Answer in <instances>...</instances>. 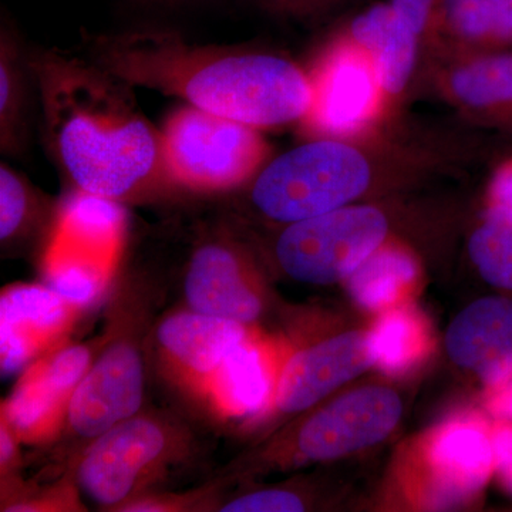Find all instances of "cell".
Masks as SVG:
<instances>
[{
  "instance_id": "cell-19",
  "label": "cell",
  "mask_w": 512,
  "mask_h": 512,
  "mask_svg": "<svg viewBox=\"0 0 512 512\" xmlns=\"http://www.w3.org/2000/svg\"><path fill=\"white\" fill-rule=\"evenodd\" d=\"M72 394V390L59 383L42 360L37 359L6 400L2 419L16 439H46L66 419Z\"/></svg>"
},
{
  "instance_id": "cell-15",
  "label": "cell",
  "mask_w": 512,
  "mask_h": 512,
  "mask_svg": "<svg viewBox=\"0 0 512 512\" xmlns=\"http://www.w3.org/2000/svg\"><path fill=\"white\" fill-rule=\"evenodd\" d=\"M204 394L222 417L242 419L264 412L275 394L268 349L251 336L239 343L212 375Z\"/></svg>"
},
{
  "instance_id": "cell-4",
  "label": "cell",
  "mask_w": 512,
  "mask_h": 512,
  "mask_svg": "<svg viewBox=\"0 0 512 512\" xmlns=\"http://www.w3.org/2000/svg\"><path fill=\"white\" fill-rule=\"evenodd\" d=\"M160 130L168 174L188 191L234 190L268 160L269 146L258 128L190 104L174 110Z\"/></svg>"
},
{
  "instance_id": "cell-8",
  "label": "cell",
  "mask_w": 512,
  "mask_h": 512,
  "mask_svg": "<svg viewBox=\"0 0 512 512\" xmlns=\"http://www.w3.org/2000/svg\"><path fill=\"white\" fill-rule=\"evenodd\" d=\"M402 402L386 387H365L339 397L303 424L298 450L312 461L335 460L375 446L399 423Z\"/></svg>"
},
{
  "instance_id": "cell-23",
  "label": "cell",
  "mask_w": 512,
  "mask_h": 512,
  "mask_svg": "<svg viewBox=\"0 0 512 512\" xmlns=\"http://www.w3.org/2000/svg\"><path fill=\"white\" fill-rule=\"evenodd\" d=\"M26 87L19 50L8 33L0 46V143L3 153H18L25 133Z\"/></svg>"
},
{
  "instance_id": "cell-29",
  "label": "cell",
  "mask_w": 512,
  "mask_h": 512,
  "mask_svg": "<svg viewBox=\"0 0 512 512\" xmlns=\"http://www.w3.org/2000/svg\"><path fill=\"white\" fill-rule=\"evenodd\" d=\"M390 3L412 26L414 32L420 35L433 15L437 0H390Z\"/></svg>"
},
{
  "instance_id": "cell-27",
  "label": "cell",
  "mask_w": 512,
  "mask_h": 512,
  "mask_svg": "<svg viewBox=\"0 0 512 512\" xmlns=\"http://www.w3.org/2000/svg\"><path fill=\"white\" fill-rule=\"evenodd\" d=\"M305 510L298 495L284 490H264L229 501L224 512H301Z\"/></svg>"
},
{
  "instance_id": "cell-2",
  "label": "cell",
  "mask_w": 512,
  "mask_h": 512,
  "mask_svg": "<svg viewBox=\"0 0 512 512\" xmlns=\"http://www.w3.org/2000/svg\"><path fill=\"white\" fill-rule=\"evenodd\" d=\"M86 57L131 87L177 97L256 128L302 121L312 103L308 73L291 60L200 45L168 30L90 37Z\"/></svg>"
},
{
  "instance_id": "cell-31",
  "label": "cell",
  "mask_w": 512,
  "mask_h": 512,
  "mask_svg": "<svg viewBox=\"0 0 512 512\" xmlns=\"http://www.w3.org/2000/svg\"><path fill=\"white\" fill-rule=\"evenodd\" d=\"M269 9L286 15L309 16L323 12L339 0H261Z\"/></svg>"
},
{
  "instance_id": "cell-22",
  "label": "cell",
  "mask_w": 512,
  "mask_h": 512,
  "mask_svg": "<svg viewBox=\"0 0 512 512\" xmlns=\"http://www.w3.org/2000/svg\"><path fill=\"white\" fill-rule=\"evenodd\" d=\"M350 295L369 309H382L416 278V264L402 249L377 248L348 276Z\"/></svg>"
},
{
  "instance_id": "cell-34",
  "label": "cell",
  "mask_w": 512,
  "mask_h": 512,
  "mask_svg": "<svg viewBox=\"0 0 512 512\" xmlns=\"http://www.w3.org/2000/svg\"><path fill=\"white\" fill-rule=\"evenodd\" d=\"M151 2H178V0H151Z\"/></svg>"
},
{
  "instance_id": "cell-10",
  "label": "cell",
  "mask_w": 512,
  "mask_h": 512,
  "mask_svg": "<svg viewBox=\"0 0 512 512\" xmlns=\"http://www.w3.org/2000/svg\"><path fill=\"white\" fill-rule=\"evenodd\" d=\"M80 308L47 285H16L0 298V366L10 376L55 349Z\"/></svg>"
},
{
  "instance_id": "cell-13",
  "label": "cell",
  "mask_w": 512,
  "mask_h": 512,
  "mask_svg": "<svg viewBox=\"0 0 512 512\" xmlns=\"http://www.w3.org/2000/svg\"><path fill=\"white\" fill-rule=\"evenodd\" d=\"M249 336L244 323L194 311L168 316L157 329L168 362L201 393L228 353Z\"/></svg>"
},
{
  "instance_id": "cell-28",
  "label": "cell",
  "mask_w": 512,
  "mask_h": 512,
  "mask_svg": "<svg viewBox=\"0 0 512 512\" xmlns=\"http://www.w3.org/2000/svg\"><path fill=\"white\" fill-rule=\"evenodd\" d=\"M488 210L512 220V158L501 164L488 190Z\"/></svg>"
},
{
  "instance_id": "cell-26",
  "label": "cell",
  "mask_w": 512,
  "mask_h": 512,
  "mask_svg": "<svg viewBox=\"0 0 512 512\" xmlns=\"http://www.w3.org/2000/svg\"><path fill=\"white\" fill-rule=\"evenodd\" d=\"M33 194L25 180L8 165L0 167V238L9 241L28 220Z\"/></svg>"
},
{
  "instance_id": "cell-11",
  "label": "cell",
  "mask_w": 512,
  "mask_h": 512,
  "mask_svg": "<svg viewBox=\"0 0 512 512\" xmlns=\"http://www.w3.org/2000/svg\"><path fill=\"white\" fill-rule=\"evenodd\" d=\"M376 365L372 335L349 332L299 350L282 366L275 404L284 413H299L325 399L339 386Z\"/></svg>"
},
{
  "instance_id": "cell-5",
  "label": "cell",
  "mask_w": 512,
  "mask_h": 512,
  "mask_svg": "<svg viewBox=\"0 0 512 512\" xmlns=\"http://www.w3.org/2000/svg\"><path fill=\"white\" fill-rule=\"evenodd\" d=\"M386 234V218L376 208L343 207L289 224L276 244V258L296 281L333 284L380 248Z\"/></svg>"
},
{
  "instance_id": "cell-25",
  "label": "cell",
  "mask_w": 512,
  "mask_h": 512,
  "mask_svg": "<svg viewBox=\"0 0 512 512\" xmlns=\"http://www.w3.org/2000/svg\"><path fill=\"white\" fill-rule=\"evenodd\" d=\"M370 335L376 352V365L386 372H400L419 356L421 330L417 319L410 313H387Z\"/></svg>"
},
{
  "instance_id": "cell-20",
  "label": "cell",
  "mask_w": 512,
  "mask_h": 512,
  "mask_svg": "<svg viewBox=\"0 0 512 512\" xmlns=\"http://www.w3.org/2000/svg\"><path fill=\"white\" fill-rule=\"evenodd\" d=\"M451 92L461 103L500 123L512 124V53L477 57L451 74Z\"/></svg>"
},
{
  "instance_id": "cell-18",
  "label": "cell",
  "mask_w": 512,
  "mask_h": 512,
  "mask_svg": "<svg viewBox=\"0 0 512 512\" xmlns=\"http://www.w3.org/2000/svg\"><path fill=\"white\" fill-rule=\"evenodd\" d=\"M430 466L443 493H477L495 467L493 440L473 424L448 426L431 444Z\"/></svg>"
},
{
  "instance_id": "cell-16",
  "label": "cell",
  "mask_w": 512,
  "mask_h": 512,
  "mask_svg": "<svg viewBox=\"0 0 512 512\" xmlns=\"http://www.w3.org/2000/svg\"><path fill=\"white\" fill-rule=\"evenodd\" d=\"M116 248L60 227L47 256L46 285L77 308L90 305L106 288Z\"/></svg>"
},
{
  "instance_id": "cell-12",
  "label": "cell",
  "mask_w": 512,
  "mask_h": 512,
  "mask_svg": "<svg viewBox=\"0 0 512 512\" xmlns=\"http://www.w3.org/2000/svg\"><path fill=\"white\" fill-rule=\"evenodd\" d=\"M184 292L194 312L244 325L261 315V299L249 281L244 259L222 239L195 249L185 275Z\"/></svg>"
},
{
  "instance_id": "cell-33",
  "label": "cell",
  "mask_w": 512,
  "mask_h": 512,
  "mask_svg": "<svg viewBox=\"0 0 512 512\" xmlns=\"http://www.w3.org/2000/svg\"><path fill=\"white\" fill-rule=\"evenodd\" d=\"M16 436L13 431L9 429L8 424L2 420V427H0V456H2V467L8 466L16 453Z\"/></svg>"
},
{
  "instance_id": "cell-17",
  "label": "cell",
  "mask_w": 512,
  "mask_h": 512,
  "mask_svg": "<svg viewBox=\"0 0 512 512\" xmlns=\"http://www.w3.org/2000/svg\"><path fill=\"white\" fill-rule=\"evenodd\" d=\"M417 35L392 3H380L357 16L350 37L365 49L379 73L384 93L403 92L416 63Z\"/></svg>"
},
{
  "instance_id": "cell-9",
  "label": "cell",
  "mask_w": 512,
  "mask_h": 512,
  "mask_svg": "<svg viewBox=\"0 0 512 512\" xmlns=\"http://www.w3.org/2000/svg\"><path fill=\"white\" fill-rule=\"evenodd\" d=\"M143 399V359L131 343H116L90 366L74 390L66 420L77 436L94 440L137 416Z\"/></svg>"
},
{
  "instance_id": "cell-32",
  "label": "cell",
  "mask_w": 512,
  "mask_h": 512,
  "mask_svg": "<svg viewBox=\"0 0 512 512\" xmlns=\"http://www.w3.org/2000/svg\"><path fill=\"white\" fill-rule=\"evenodd\" d=\"M493 394L490 399L491 412L504 419L512 420V376L505 382L491 387Z\"/></svg>"
},
{
  "instance_id": "cell-1",
  "label": "cell",
  "mask_w": 512,
  "mask_h": 512,
  "mask_svg": "<svg viewBox=\"0 0 512 512\" xmlns=\"http://www.w3.org/2000/svg\"><path fill=\"white\" fill-rule=\"evenodd\" d=\"M53 156L83 194L133 200L178 188L163 137L130 84L92 60L43 52L30 62Z\"/></svg>"
},
{
  "instance_id": "cell-14",
  "label": "cell",
  "mask_w": 512,
  "mask_h": 512,
  "mask_svg": "<svg viewBox=\"0 0 512 512\" xmlns=\"http://www.w3.org/2000/svg\"><path fill=\"white\" fill-rule=\"evenodd\" d=\"M446 343L451 359L488 386L505 382L512 376V301L488 296L471 303L451 323Z\"/></svg>"
},
{
  "instance_id": "cell-21",
  "label": "cell",
  "mask_w": 512,
  "mask_h": 512,
  "mask_svg": "<svg viewBox=\"0 0 512 512\" xmlns=\"http://www.w3.org/2000/svg\"><path fill=\"white\" fill-rule=\"evenodd\" d=\"M436 8L460 39L491 49L512 46V0H437Z\"/></svg>"
},
{
  "instance_id": "cell-24",
  "label": "cell",
  "mask_w": 512,
  "mask_h": 512,
  "mask_svg": "<svg viewBox=\"0 0 512 512\" xmlns=\"http://www.w3.org/2000/svg\"><path fill=\"white\" fill-rule=\"evenodd\" d=\"M471 259L481 276L495 288L512 289V220L488 210L471 235Z\"/></svg>"
},
{
  "instance_id": "cell-30",
  "label": "cell",
  "mask_w": 512,
  "mask_h": 512,
  "mask_svg": "<svg viewBox=\"0 0 512 512\" xmlns=\"http://www.w3.org/2000/svg\"><path fill=\"white\" fill-rule=\"evenodd\" d=\"M495 468L512 491V429L501 427L493 436Z\"/></svg>"
},
{
  "instance_id": "cell-6",
  "label": "cell",
  "mask_w": 512,
  "mask_h": 512,
  "mask_svg": "<svg viewBox=\"0 0 512 512\" xmlns=\"http://www.w3.org/2000/svg\"><path fill=\"white\" fill-rule=\"evenodd\" d=\"M312 103L302 123L320 136H346L365 126L382 104L383 87L372 57L352 39L329 49L308 74Z\"/></svg>"
},
{
  "instance_id": "cell-7",
  "label": "cell",
  "mask_w": 512,
  "mask_h": 512,
  "mask_svg": "<svg viewBox=\"0 0 512 512\" xmlns=\"http://www.w3.org/2000/svg\"><path fill=\"white\" fill-rule=\"evenodd\" d=\"M170 448L171 437L163 424L131 417L92 441L80 460L77 480L97 504L114 507L157 470Z\"/></svg>"
},
{
  "instance_id": "cell-3",
  "label": "cell",
  "mask_w": 512,
  "mask_h": 512,
  "mask_svg": "<svg viewBox=\"0 0 512 512\" xmlns=\"http://www.w3.org/2000/svg\"><path fill=\"white\" fill-rule=\"evenodd\" d=\"M370 177V165L359 150L323 138L265 164L251 197L266 217L292 224L346 207L365 192Z\"/></svg>"
}]
</instances>
